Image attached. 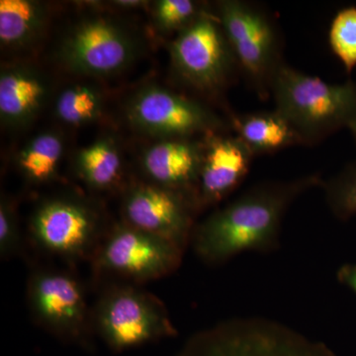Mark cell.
<instances>
[{"label": "cell", "instance_id": "cell-6", "mask_svg": "<svg viewBox=\"0 0 356 356\" xmlns=\"http://www.w3.org/2000/svg\"><path fill=\"white\" fill-rule=\"evenodd\" d=\"M184 252L175 243L121 221L107 229L91 262L97 275L140 283L177 271Z\"/></svg>", "mask_w": 356, "mask_h": 356}, {"label": "cell", "instance_id": "cell-15", "mask_svg": "<svg viewBox=\"0 0 356 356\" xmlns=\"http://www.w3.org/2000/svg\"><path fill=\"white\" fill-rule=\"evenodd\" d=\"M47 77L36 67L13 64L0 74V120L9 129L27 127L38 116L49 97Z\"/></svg>", "mask_w": 356, "mask_h": 356}, {"label": "cell", "instance_id": "cell-14", "mask_svg": "<svg viewBox=\"0 0 356 356\" xmlns=\"http://www.w3.org/2000/svg\"><path fill=\"white\" fill-rule=\"evenodd\" d=\"M203 156L204 142L191 138L161 139L145 151L142 168L147 181L184 194L198 208L196 192Z\"/></svg>", "mask_w": 356, "mask_h": 356}, {"label": "cell", "instance_id": "cell-13", "mask_svg": "<svg viewBox=\"0 0 356 356\" xmlns=\"http://www.w3.org/2000/svg\"><path fill=\"white\" fill-rule=\"evenodd\" d=\"M204 139L203 163L196 192L199 211L228 197L242 184L254 156L238 137L211 134Z\"/></svg>", "mask_w": 356, "mask_h": 356}, {"label": "cell", "instance_id": "cell-26", "mask_svg": "<svg viewBox=\"0 0 356 356\" xmlns=\"http://www.w3.org/2000/svg\"><path fill=\"white\" fill-rule=\"evenodd\" d=\"M110 3L116 7H120V8L130 9L138 8V7L144 6L146 2L138 1V0H120V1H112Z\"/></svg>", "mask_w": 356, "mask_h": 356}, {"label": "cell", "instance_id": "cell-23", "mask_svg": "<svg viewBox=\"0 0 356 356\" xmlns=\"http://www.w3.org/2000/svg\"><path fill=\"white\" fill-rule=\"evenodd\" d=\"M332 212L341 220L356 214V168L344 170L327 182H322Z\"/></svg>", "mask_w": 356, "mask_h": 356}, {"label": "cell", "instance_id": "cell-24", "mask_svg": "<svg viewBox=\"0 0 356 356\" xmlns=\"http://www.w3.org/2000/svg\"><path fill=\"white\" fill-rule=\"evenodd\" d=\"M22 250L17 207L13 198L2 194L0 199V257L13 259Z\"/></svg>", "mask_w": 356, "mask_h": 356}, {"label": "cell", "instance_id": "cell-11", "mask_svg": "<svg viewBox=\"0 0 356 356\" xmlns=\"http://www.w3.org/2000/svg\"><path fill=\"white\" fill-rule=\"evenodd\" d=\"M122 221L129 226L175 243L191 245L199 212L192 199L152 182L129 185L122 200Z\"/></svg>", "mask_w": 356, "mask_h": 356}, {"label": "cell", "instance_id": "cell-3", "mask_svg": "<svg viewBox=\"0 0 356 356\" xmlns=\"http://www.w3.org/2000/svg\"><path fill=\"white\" fill-rule=\"evenodd\" d=\"M175 356H337L324 343L262 317L234 318L201 330Z\"/></svg>", "mask_w": 356, "mask_h": 356}, {"label": "cell", "instance_id": "cell-18", "mask_svg": "<svg viewBox=\"0 0 356 356\" xmlns=\"http://www.w3.org/2000/svg\"><path fill=\"white\" fill-rule=\"evenodd\" d=\"M76 170L92 191H116L123 180V161L116 143L103 138L81 149L76 156Z\"/></svg>", "mask_w": 356, "mask_h": 356}, {"label": "cell", "instance_id": "cell-16", "mask_svg": "<svg viewBox=\"0 0 356 356\" xmlns=\"http://www.w3.org/2000/svg\"><path fill=\"white\" fill-rule=\"evenodd\" d=\"M50 11L43 2L33 0L0 1V43L2 48L21 50L43 35Z\"/></svg>", "mask_w": 356, "mask_h": 356}, {"label": "cell", "instance_id": "cell-10", "mask_svg": "<svg viewBox=\"0 0 356 356\" xmlns=\"http://www.w3.org/2000/svg\"><path fill=\"white\" fill-rule=\"evenodd\" d=\"M126 114L140 132L163 139L208 136L225 128V122L208 107L158 86L140 89Z\"/></svg>", "mask_w": 356, "mask_h": 356}, {"label": "cell", "instance_id": "cell-7", "mask_svg": "<svg viewBox=\"0 0 356 356\" xmlns=\"http://www.w3.org/2000/svg\"><path fill=\"white\" fill-rule=\"evenodd\" d=\"M107 229L97 208L74 196L46 199L29 224L30 235L43 252L72 261H91Z\"/></svg>", "mask_w": 356, "mask_h": 356}, {"label": "cell", "instance_id": "cell-5", "mask_svg": "<svg viewBox=\"0 0 356 356\" xmlns=\"http://www.w3.org/2000/svg\"><path fill=\"white\" fill-rule=\"evenodd\" d=\"M136 33L107 16H86L65 33L58 58L74 74L105 77L127 69L139 55Z\"/></svg>", "mask_w": 356, "mask_h": 356}, {"label": "cell", "instance_id": "cell-20", "mask_svg": "<svg viewBox=\"0 0 356 356\" xmlns=\"http://www.w3.org/2000/svg\"><path fill=\"white\" fill-rule=\"evenodd\" d=\"M102 95L95 86L84 84L70 86L56 100V116L70 126L91 123L102 116Z\"/></svg>", "mask_w": 356, "mask_h": 356}, {"label": "cell", "instance_id": "cell-27", "mask_svg": "<svg viewBox=\"0 0 356 356\" xmlns=\"http://www.w3.org/2000/svg\"><path fill=\"white\" fill-rule=\"evenodd\" d=\"M348 128L350 129L351 132H353V136H355L356 140V117L353 119V121L350 122V125H348Z\"/></svg>", "mask_w": 356, "mask_h": 356}, {"label": "cell", "instance_id": "cell-2", "mask_svg": "<svg viewBox=\"0 0 356 356\" xmlns=\"http://www.w3.org/2000/svg\"><path fill=\"white\" fill-rule=\"evenodd\" d=\"M269 91L276 110L299 134L314 142L337 129L348 127L356 117V84H331L280 63Z\"/></svg>", "mask_w": 356, "mask_h": 356}, {"label": "cell", "instance_id": "cell-21", "mask_svg": "<svg viewBox=\"0 0 356 356\" xmlns=\"http://www.w3.org/2000/svg\"><path fill=\"white\" fill-rule=\"evenodd\" d=\"M332 50L350 72L356 67V7L339 11L330 30Z\"/></svg>", "mask_w": 356, "mask_h": 356}, {"label": "cell", "instance_id": "cell-4", "mask_svg": "<svg viewBox=\"0 0 356 356\" xmlns=\"http://www.w3.org/2000/svg\"><path fill=\"white\" fill-rule=\"evenodd\" d=\"M92 324L114 353L177 336L163 302L132 284L107 288L92 309Z\"/></svg>", "mask_w": 356, "mask_h": 356}, {"label": "cell", "instance_id": "cell-12", "mask_svg": "<svg viewBox=\"0 0 356 356\" xmlns=\"http://www.w3.org/2000/svg\"><path fill=\"white\" fill-rule=\"evenodd\" d=\"M218 18L236 63L259 92H268L271 76L280 63L270 21L259 9L238 0L219 2Z\"/></svg>", "mask_w": 356, "mask_h": 356}, {"label": "cell", "instance_id": "cell-9", "mask_svg": "<svg viewBox=\"0 0 356 356\" xmlns=\"http://www.w3.org/2000/svg\"><path fill=\"white\" fill-rule=\"evenodd\" d=\"M170 56L178 74L204 92L222 88L236 62L219 18L204 9L178 33Z\"/></svg>", "mask_w": 356, "mask_h": 356}, {"label": "cell", "instance_id": "cell-17", "mask_svg": "<svg viewBox=\"0 0 356 356\" xmlns=\"http://www.w3.org/2000/svg\"><path fill=\"white\" fill-rule=\"evenodd\" d=\"M232 124L236 137L254 154L271 153L304 143L299 134L276 111L234 117Z\"/></svg>", "mask_w": 356, "mask_h": 356}, {"label": "cell", "instance_id": "cell-8", "mask_svg": "<svg viewBox=\"0 0 356 356\" xmlns=\"http://www.w3.org/2000/svg\"><path fill=\"white\" fill-rule=\"evenodd\" d=\"M27 301L33 318L44 330L67 343L89 346L92 310L86 290L72 273L35 269L27 283Z\"/></svg>", "mask_w": 356, "mask_h": 356}, {"label": "cell", "instance_id": "cell-22", "mask_svg": "<svg viewBox=\"0 0 356 356\" xmlns=\"http://www.w3.org/2000/svg\"><path fill=\"white\" fill-rule=\"evenodd\" d=\"M203 9L191 0H159L154 4L156 29L163 34L179 33L197 18Z\"/></svg>", "mask_w": 356, "mask_h": 356}, {"label": "cell", "instance_id": "cell-19", "mask_svg": "<svg viewBox=\"0 0 356 356\" xmlns=\"http://www.w3.org/2000/svg\"><path fill=\"white\" fill-rule=\"evenodd\" d=\"M64 147V140L60 134H39L18 154L16 159L18 170L30 184L50 182L57 175Z\"/></svg>", "mask_w": 356, "mask_h": 356}, {"label": "cell", "instance_id": "cell-25", "mask_svg": "<svg viewBox=\"0 0 356 356\" xmlns=\"http://www.w3.org/2000/svg\"><path fill=\"white\" fill-rule=\"evenodd\" d=\"M337 278L339 283L350 288L356 294V264H346L339 267L337 273Z\"/></svg>", "mask_w": 356, "mask_h": 356}, {"label": "cell", "instance_id": "cell-1", "mask_svg": "<svg viewBox=\"0 0 356 356\" xmlns=\"http://www.w3.org/2000/svg\"><path fill=\"white\" fill-rule=\"evenodd\" d=\"M321 182L310 175L252 187L196 225L191 242L194 254L208 266H219L243 252L275 250L290 204Z\"/></svg>", "mask_w": 356, "mask_h": 356}]
</instances>
